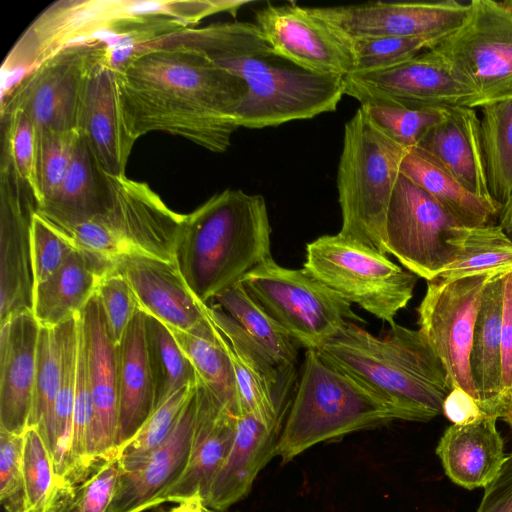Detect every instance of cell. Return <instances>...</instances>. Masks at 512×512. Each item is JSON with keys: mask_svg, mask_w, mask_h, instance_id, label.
I'll list each match as a JSON object with an SVG mask.
<instances>
[{"mask_svg": "<svg viewBox=\"0 0 512 512\" xmlns=\"http://www.w3.org/2000/svg\"><path fill=\"white\" fill-rule=\"evenodd\" d=\"M117 71L124 119L134 141L164 132L216 153L230 147L247 92L241 78L184 48L138 51Z\"/></svg>", "mask_w": 512, "mask_h": 512, "instance_id": "1", "label": "cell"}, {"mask_svg": "<svg viewBox=\"0 0 512 512\" xmlns=\"http://www.w3.org/2000/svg\"><path fill=\"white\" fill-rule=\"evenodd\" d=\"M151 48L195 50L241 78L247 92L237 113L239 128L261 129L311 119L335 111L345 95L343 77L312 73L276 55L255 23L186 28L135 51Z\"/></svg>", "mask_w": 512, "mask_h": 512, "instance_id": "2", "label": "cell"}, {"mask_svg": "<svg viewBox=\"0 0 512 512\" xmlns=\"http://www.w3.org/2000/svg\"><path fill=\"white\" fill-rule=\"evenodd\" d=\"M194 0H61L47 7L23 32L2 66L12 79L65 47L104 40L131 53L139 46L198 24Z\"/></svg>", "mask_w": 512, "mask_h": 512, "instance_id": "3", "label": "cell"}, {"mask_svg": "<svg viewBox=\"0 0 512 512\" xmlns=\"http://www.w3.org/2000/svg\"><path fill=\"white\" fill-rule=\"evenodd\" d=\"M269 258L271 225L262 195L225 189L185 214L175 262L203 304Z\"/></svg>", "mask_w": 512, "mask_h": 512, "instance_id": "4", "label": "cell"}, {"mask_svg": "<svg viewBox=\"0 0 512 512\" xmlns=\"http://www.w3.org/2000/svg\"><path fill=\"white\" fill-rule=\"evenodd\" d=\"M316 352L327 364L407 411L416 422L443 414L444 401L453 389L421 332L396 323L377 337L349 322Z\"/></svg>", "mask_w": 512, "mask_h": 512, "instance_id": "5", "label": "cell"}, {"mask_svg": "<svg viewBox=\"0 0 512 512\" xmlns=\"http://www.w3.org/2000/svg\"><path fill=\"white\" fill-rule=\"evenodd\" d=\"M395 420L413 421L407 411L307 350L274 456L285 464L316 444Z\"/></svg>", "mask_w": 512, "mask_h": 512, "instance_id": "6", "label": "cell"}, {"mask_svg": "<svg viewBox=\"0 0 512 512\" xmlns=\"http://www.w3.org/2000/svg\"><path fill=\"white\" fill-rule=\"evenodd\" d=\"M407 150L380 131L361 106L345 123L337 172L339 235L387 255L386 217Z\"/></svg>", "mask_w": 512, "mask_h": 512, "instance_id": "7", "label": "cell"}, {"mask_svg": "<svg viewBox=\"0 0 512 512\" xmlns=\"http://www.w3.org/2000/svg\"><path fill=\"white\" fill-rule=\"evenodd\" d=\"M108 181L109 201L103 212L58 229L78 249L114 264L130 255L175 261L185 214L170 209L145 182L126 175H108Z\"/></svg>", "mask_w": 512, "mask_h": 512, "instance_id": "8", "label": "cell"}, {"mask_svg": "<svg viewBox=\"0 0 512 512\" xmlns=\"http://www.w3.org/2000/svg\"><path fill=\"white\" fill-rule=\"evenodd\" d=\"M303 268L350 304L395 324L413 296L417 276L387 255L338 233L306 245Z\"/></svg>", "mask_w": 512, "mask_h": 512, "instance_id": "9", "label": "cell"}, {"mask_svg": "<svg viewBox=\"0 0 512 512\" xmlns=\"http://www.w3.org/2000/svg\"><path fill=\"white\" fill-rule=\"evenodd\" d=\"M241 282L294 343L306 350H320L349 322H364L349 302L308 270L283 267L272 257Z\"/></svg>", "mask_w": 512, "mask_h": 512, "instance_id": "10", "label": "cell"}, {"mask_svg": "<svg viewBox=\"0 0 512 512\" xmlns=\"http://www.w3.org/2000/svg\"><path fill=\"white\" fill-rule=\"evenodd\" d=\"M468 7L460 27L430 49L482 107L512 97V0H472Z\"/></svg>", "mask_w": 512, "mask_h": 512, "instance_id": "11", "label": "cell"}, {"mask_svg": "<svg viewBox=\"0 0 512 512\" xmlns=\"http://www.w3.org/2000/svg\"><path fill=\"white\" fill-rule=\"evenodd\" d=\"M110 49L104 40L63 48L2 91L1 112L21 110L38 132H79L89 79Z\"/></svg>", "mask_w": 512, "mask_h": 512, "instance_id": "12", "label": "cell"}, {"mask_svg": "<svg viewBox=\"0 0 512 512\" xmlns=\"http://www.w3.org/2000/svg\"><path fill=\"white\" fill-rule=\"evenodd\" d=\"M460 226L427 192L400 174L385 224V248L408 271L431 281L455 259Z\"/></svg>", "mask_w": 512, "mask_h": 512, "instance_id": "13", "label": "cell"}, {"mask_svg": "<svg viewBox=\"0 0 512 512\" xmlns=\"http://www.w3.org/2000/svg\"><path fill=\"white\" fill-rule=\"evenodd\" d=\"M493 276L428 281L417 308L419 331L440 359L452 388L463 389L476 401L469 354L482 294Z\"/></svg>", "mask_w": 512, "mask_h": 512, "instance_id": "14", "label": "cell"}, {"mask_svg": "<svg viewBox=\"0 0 512 512\" xmlns=\"http://www.w3.org/2000/svg\"><path fill=\"white\" fill-rule=\"evenodd\" d=\"M343 80L345 95L356 99L361 105L391 103L479 107L475 92L462 83L448 64L431 49L394 67L350 73Z\"/></svg>", "mask_w": 512, "mask_h": 512, "instance_id": "15", "label": "cell"}, {"mask_svg": "<svg viewBox=\"0 0 512 512\" xmlns=\"http://www.w3.org/2000/svg\"><path fill=\"white\" fill-rule=\"evenodd\" d=\"M347 41L382 37L436 36L443 38L465 20L468 4L437 2H368L309 7Z\"/></svg>", "mask_w": 512, "mask_h": 512, "instance_id": "16", "label": "cell"}, {"mask_svg": "<svg viewBox=\"0 0 512 512\" xmlns=\"http://www.w3.org/2000/svg\"><path fill=\"white\" fill-rule=\"evenodd\" d=\"M255 25L276 55L306 71L340 77L352 71L348 41L309 7L267 4L256 11Z\"/></svg>", "mask_w": 512, "mask_h": 512, "instance_id": "17", "label": "cell"}, {"mask_svg": "<svg viewBox=\"0 0 512 512\" xmlns=\"http://www.w3.org/2000/svg\"><path fill=\"white\" fill-rule=\"evenodd\" d=\"M38 203L5 165H0V325L32 310L34 274L31 230Z\"/></svg>", "mask_w": 512, "mask_h": 512, "instance_id": "18", "label": "cell"}, {"mask_svg": "<svg viewBox=\"0 0 512 512\" xmlns=\"http://www.w3.org/2000/svg\"><path fill=\"white\" fill-rule=\"evenodd\" d=\"M202 307L230 359L239 416L250 415L267 426L282 429L287 412L284 377L293 371H280L221 308L206 304Z\"/></svg>", "mask_w": 512, "mask_h": 512, "instance_id": "19", "label": "cell"}, {"mask_svg": "<svg viewBox=\"0 0 512 512\" xmlns=\"http://www.w3.org/2000/svg\"><path fill=\"white\" fill-rule=\"evenodd\" d=\"M92 401L91 457L94 463L116 458L118 451V384L116 346L95 294L80 312Z\"/></svg>", "mask_w": 512, "mask_h": 512, "instance_id": "20", "label": "cell"}, {"mask_svg": "<svg viewBox=\"0 0 512 512\" xmlns=\"http://www.w3.org/2000/svg\"><path fill=\"white\" fill-rule=\"evenodd\" d=\"M196 411L189 459L178 480L156 501L178 503L195 494L205 499L209 486L226 459L236 434L238 416L197 380Z\"/></svg>", "mask_w": 512, "mask_h": 512, "instance_id": "21", "label": "cell"}, {"mask_svg": "<svg viewBox=\"0 0 512 512\" xmlns=\"http://www.w3.org/2000/svg\"><path fill=\"white\" fill-rule=\"evenodd\" d=\"M79 133L103 171L124 176L132 147L122 109L118 71L110 53L94 68L86 89Z\"/></svg>", "mask_w": 512, "mask_h": 512, "instance_id": "22", "label": "cell"}, {"mask_svg": "<svg viewBox=\"0 0 512 512\" xmlns=\"http://www.w3.org/2000/svg\"><path fill=\"white\" fill-rule=\"evenodd\" d=\"M0 327V429L22 435L29 427L41 327L31 311Z\"/></svg>", "mask_w": 512, "mask_h": 512, "instance_id": "23", "label": "cell"}, {"mask_svg": "<svg viewBox=\"0 0 512 512\" xmlns=\"http://www.w3.org/2000/svg\"><path fill=\"white\" fill-rule=\"evenodd\" d=\"M116 266L144 313L182 331H191L206 321L203 303L194 296L175 261L130 255Z\"/></svg>", "mask_w": 512, "mask_h": 512, "instance_id": "24", "label": "cell"}, {"mask_svg": "<svg viewBox=\"0 0 512 512\" xmlns=\"http://www.w3.org/2000/svg\"><path fill=\"white\" fill-rule=\"evenodd\" d=\"M196 390V388H195ZM195 392L165 441L137 470L120 472L108 512H145L181 476L189 459Z\"/></svg>", "mask_w": 512, "mask_h": 512, "instance_id": "25", "label": "cell"}, {"mask_svg": "<svg viewBox=\"0 0 512 512\" xmlns=\"http://www.w3.org/2000/svg\"><path fill=\"white\" fill-rule=\"evenodd\" d=\"M416 147L436 159L470 192L494 201L488 189L480 120L474 108L446 107L445 118Z\"/></svg>", "mask_w": 512, "mask_h": 512, "instance_id": "26", "label": "cell"}, {"mask_svg": "<svg viewBox=\"0 0 512 512\" xmlns=\"http://www.w3.org/2000/svg\"><path fill=\"white\" fill-rule=\"evenodd\" d=\"M281 430L250 415L238 416L232 447L204 499L207 508L225 511L249 493L259 472L274 457Z\"/></svg>", "mask_w": 512, "mask_h": 512, "instance_id": "27", "label": "cell"}, {"mask_svg": "<svg viewBox=\"0 0 512 512\" xmlns=\"http://www.w3.org/2000/svg\"><path fill=\"white\" fill-rule=\"evenodd\" d=\"M497 418L485 416L465 425L449 426L436 447L446 475L466 489L485 487L505 459Z\"/></svg>", "mask_w": 512, "mask_h": 512, "instance_id": "28", "label": "cell"}, {"mask_svg": "<svg viewBox=\"0 0 512 512\" xmlns=\"http://www.w3.org/2000/svg\"><path fill=\"white\" fill-rule=\"evenodd\" d=\"M116 264L75 249L47 280L35 284L32 314L42 328H55L78 315Z\"/></svg>", "mask_w": 512, "mask_h": 512, "instance_id": "29", "label": "cell"}, {"mask_svg": "<svg viewBox=\"0 0 512 512\" xmlns=\"http://www.w3.org/2000/svg\"><path fill=\"white\" fill-rule=\"evenodd\" d=\"M116 363L119 449L142 427L155 404V388L147 353L145 314L141 310L136 313L116 347Z\"/></svg>", "mask_w": 512, "mask_h": 512, "instance_id": "30", "label": "cell"}, {"mask_svg": "<svg viewBox=\"0 0 512 512\" xmlns=\"http://www.w3.org/2000/svg\"><path fill=\"white\" fill-rule=\"evenodd\" d=\"M493 276L484 288L469 354L470 375L477 403L485 416L501 419V327L504 277Z\"/></svg>", "mask_w": 512, "mask_h": 512, "instance_id": "31", "label": "cell"}, {"mask_svg": "<svg viewBox=\"0 0 512 512\" xmlns=\"http://www.w3.org/2000/svg\"><path fill=\"white\" fill-rule=\"evenodd\" d=\"M108 201V174L79 133L63 182L38 212L57 228L64 229L100 214Z\"/></svg>", "mask_w": 512, "mask_h": 512, "instance_id": "32", "label": "cell"}, {"mask_svg": "<svg viewBox=\"0 0 512 512\" xmlns=\"http://www.w3.org/2000/svg\"><path fill=\"white\" fill-rule=\"evenodd\" d=\"M400 174L427 192L462 227L492 224L502 206L465 188L442 164L417 147L407 150Z\"/></svg>", "mask_w": 512, "mask_h": 512, "instance_id": "33", "label": "cell"}, {"mask_svg": "<svg viewBox=\"0 0 512 512\" xmlns=\"http://www.w3.org/2000/svg\"><path fill=\"white\" fill-rule=\"evenodd\" d=\"M282 372L293 371L297 360L294 341L262 305L238 282L214 298Z\"/></svg>", "mask_w": 512, "mask_h": 512, "instance_id": "34", "label": "cell"}, {"mask_svg": "<svg viewBox=\"0 0 512 512\" xmlns=\"http://www.w3.org/2000/svg\"><path fill=\"white\" fill-rule=\"evenodd\" d=\"M168 328L193 365L197 380L239 416L233 368L208 318L191 331Z\"/></svg>", "mask_w": 512, "mask_h": 512, "instance_id": "35", "label": "cell"}, {"mask_svg": "<svg viewBox=\"0 0 512 512\" xmlns=\"http://www.w3.org/2000/svg\"><path fill=\"white\" fill-rule=\"evenodd\" d=\"M456 246L454 261L437 278L456 280L512 272V238L500 225L492 223L473 228L462 227Z\"/></svg>", "mask_w": 512, "mask_h": 512, "instance_id": "36", "label": "cell"}, {"mask_svg": "<svg viewBox=\"0 0 512 512\" xmlns=\"http://www.w3.org/2000/svg\"><path fill=\"white\" fill-rule=\"evenodd\" d=\"M481 109L480 136L488 189L503 207L512 196V97Z\"/></svg>", "mask_w": 512, "mask_h": 512, "instance_id": "37", "label": "cell"}, {"mask_svg": "<svg viewBox=\"0 0 512 512\" xmlns=\"http://www.w3.org/2000/svg\"><path fill=\"white\" fill-rule=\"evenodd\" d=\"M56 328L61 351L59 388L55 403V447L52 454L60 485L66 482L69 471L73 408L77 377L79 345V314Z\"/></svg>", "mask_w": 512, "mask_h": 512, "instance_id": "38", "label": "cell"}, {"mask_svg": "<svg viewBox=\"0 0 512 512\" xmlns=\"http://www.w3.org/2000/svg\"><path fill=\"white\" fill-rule=\"evenodd\" d=\"M144 314L148 360L155 388V408L181 388L196 384L197 375L170 329L155 317Z\"/></svg>", "mask_w": 512, "mask_h": 512, "instance_id": "39", "label": "cell"}, {"mask_svg": "<svg viewBox=\"0 0 512 512\" xmlns=\"http://www.w3.org/2000/svg\"><path fill=\"white\" fill-rule=\"evenodd\" d=\"M61 351L56 328L40 329L29 427H36L49 451L55 447L54 412L59 388Z\"/></svg>", "mask_w": 512, "mask_h": 512, "instance_id": "40", "label": "cell"}, {"mask_svg": "<svg viewBox=\"0 0 512 512\" xmlns=\"http://www.w3.org/2000/svg\"><path fill=\"white\" fill-rule=\"evenodd\" d=\"M196 384L181 388L156 406L137 433L118 449L116 458L120 472L139 469L165 441L194 394Z\"/></svg>", "mask_w": 512, "mask_h": 512, "instance_id": "41", "label": "cell"}, {"mask_svg": "<svg viewBox=\"0 0 512 512\" xmlns=\"http://www.w3.org/2000/svg\"><path fill=\"white\" fill-rule=\"evenodd\" d=\"M37 144L38 131L24 112H1V164L31 191L39 206Z\"/></svg>", "mask_w": 512, "mask_h": 512, "instance_id": "42", "label": "cell"}, {"mask_svg": "<svg viewBox=\"0 0 512 512\" xmlns=\"http://www.w3.org/2000/svg\"><path fill=\"white\" fill-rule=\"evenodd\" d=\"M23 469L28 512H53L63 490L52 454L33 426L24 433Z\"/></svg>", "mask_w": 512, "mask_h": 512, "instance_id": "43", "label": "cell"}, {"mask_svg": "<svg viewBox=\"0 0 512 512\" xmlns=\"http://www.w3.org/2000/svg\"><path fill=\"white\" fill-rule=\"evenodd\" d=\"M360 106L380 131L406 149L416 147L423 136L446 116V107L391 103Z\"/></svg>", "mask_w": 512, "mask_h": 512, "instance_id": "44", "label": "cell"}, {"mask_svg": "<svg viewBox=\"0 0 512 512\" xmlns=\"http://www.w3.org/2000/svg\"><path fill=\"white\" fill-rule=\"evenodd\" d=\"M440 39L436 36L382 37L348 41L353 58L350 73L388 69L406 62ZM349 73V74H350Z\"/></svg>", "mask_w": 512, "mask_h": 512, "instance_id": "45", "label": "cell"}, {"mask_svg": "<svg viewBox=\"0 0 512 512\" xmlns=\"http://www.w3.org/2000/svg\"><path fill=\"white\" fill-rule=\"evenodd\" d=\"M118 476L117 458L99 461L86 478L63 490L53 512H108Z\"/></svg>", "mask_w": 512, "mask_h": 512, "instance_id": "46", "label": "cell"}, {"mask_svg": "<svg viewBox=\"0 0 512 512\" xmlns=\"http://www.w3.org/2000/svg\"><path fill=\"white\" fill-rule=\"evenodd\" d=\"M78 134L79 132H38V209L56 193L63 182L72 160Z\"/></svg>", "mask_w": 512, "mask_h": 512, "instance_id": "47", "label": "cell"}, {"mask_svg": "<svg viewBox=\"0 0 512 512\" xmlns=\"http://www.w3.org/2000/svg\"><path fill=\"white\" fill-rule=\"evenodd\" d=\"M95 294L100 300L111 340L117 347L130 322L140 310L138 301L117 266L102 277Z\"/></svg>", "mask_w": 512, "mask_h": 512, "instance_id": "48", "label": "cell"}, {"mask_svg": "<svg viewBox=\"0 0 512 512\" xmlns=\"http://www.w3.org/2000/svg\"><path fill=\"white\" fill-rule=\"evenodd\" d=\"M77 249L73 242L38 210L31 230V257L35 284L47 280Z\"/></svg>", "mask_w": 512, "mask_h": 512, "instance_id": "49", "label": "cell"}, {"mask_svg": "<svg viewBox=\"0 0 512 512\" xmlns=\"http://www.w3.org/2000/svg\"><path fill=\"white\" fill-rule=\"evenodd\" d=\"M23 447L24 434L0 429V501L6 512H28Z\"/></svg>", "mask_w": 512, "mask_h": 512, "instance_id": "50", "label": "cell"}, {"mask_svg": "<svg viewBox=\"0 0 512 512\" xmlns=\"http://www.w3.org/2000/svg\"><path fill=\"white\" fill-rule=\"evenodd\" d=\"M512 273V272H511ZM504 277L503 316L501 327V397L503 416L512 392V277ZM502 416V418H503ZM501 418V419H502Z\"/></svg>", "mask_w": 512, "mask_h": 512, "instance_id": "51", "label": "cell"}, {"mask_svg": "<svg viewBox=\"0 0 512 512\" xmlns=\"http://www.w3.org/2000/svg\"><path fill=\"white\" fill-rule=\"evenodd\" d=\"M477 512H512V453L505 457L497 475L484 487Z\"/></svg>", "mask_w": 512, "mask_h": 512, "instance_id": "52", "label": "cell"}, {"mask_svg": "<svg viewBox=\"0 0 512 512\" xmlns=\"http://www.w3.org/2000/svg\"><path fill=\"white\" fill-rule=\"evenodd\" d=\"M443 414L456 425L470 424L485 417L477 401L459 387L453 388L446 397Z\"/></svg>", "mask_w": 512, "mask_h": 512, "instance_id": "53", "label": "cell"}, {"mask_svg": "<svg viewBox=\"0 0 512 512\" xmlns=\"http://www.w3.org/2000/svg\"><path fill=\"white\" fill-rule=\"evenodd\" d=\"M218 5V12L217 13H230L232 15H235L242 6H244V1L242 0H213ZM112 52L114 55V58L120 62L125 63L130 59V55L125 54L121 50H119L117 47H112Z\"/></svg>", "mask_w": 512, "mask_h": 512, "instance_id": "54", "label": "cell"}, {"mask_svg": "<svg viewBox=\"0 0 512 512\" xmlns=\"http://www.w3.org/2000/svg\"><path fill=\"white\" fill-rule=\"evenodd\" d=\"M168 511L162 512H204V500L200 494H195L177 503Z\"/></svg>", "mask_w": 512, "mask_h": 512, "instance_id": "55", "label": "cell"}, {"mask_svg": "<svg viewBox=\"0 0 512 512\" xmlns=\"http://www.w3.org/2000/svg\"><path fill=\"white\" fill-rule=\"evenodd\" d=\"M499 225L512 238V196L509 201L502 207L499 214Z\"/></svg>", "mask_w": 512, "mask_h": 512, "instance_id": "56", "label": "cell"}, {"mask_svg": "<svg viewBox=\"0 0 512 512\" xmlns=\"http://www.w3.org/2000/svg\"><path fill=\"white\" fill-rule=\"evenodd\" d=\"M502 420L512 428V392Z\"/></svg>", "mask_w": 512, "mask_h": 512, "instance_id": "57", "label": "cell"}, {"mask_svg": "<svg viewBox=\"0 0 512 512\" xmlns=\"http://www.w3.org/2000/svg\"><path fill=\"white\" fill-rule=\"evenodd\" d=\"M162 511H163V509H161L160 506H159V507H156V508H151V509H149V510H147L145 512H162Z\"/></svg>", "mask_w": 512, "mask_h": 512, "instance_id": "58", "label": "cell"}, {"mask_svg": "<svg viewBox=\"0 0 512 512\" xmlns=\"http://www.w3.org/2000/svg\"><path fill=\"white\" fill-rule=\"evenodd\" d=\"M204 512H225V511H215V510H212V509L207 508V507L205 506V508H204Z\"/></svg>", "mask_w": 512, "mask_h": 512, "instance_id": "59", "label": "cell"}, {"mask_svg": "<svg viewBox=\"0 0 512 512\" xmlns=\"http://www.w3.org/2000/svg\"><path fill=\"white\" fill-rule=\"evenodd\" d=\"M511 277H512V273H511Z\"/></svg>", "mask_w": 512, "mask_h": 512, "instance_id": "60", "label": "cell"}, {"mask_svg": "<svg viewBox=\"0 0 512 512\" xmlns=\"http://www.w3.org/2000/svg\"><path fill=\"white\" fill-rule=\"evenodd\" d=\"M205 508V507H204Z\"/></svg>", "mask_w": 512, "mask_h": 512, "instance_id": "61", "label": "cell"}]
</instances>
